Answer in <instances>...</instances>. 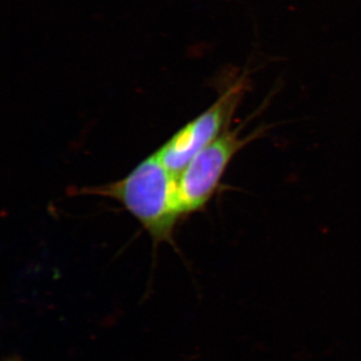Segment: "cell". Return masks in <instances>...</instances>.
I'll return each instance as SVG.
<instances>
[{"label": "cell", "instance_id": "277c9868", "mask_svg": "<svg viewBox=\"0 0 361 361\" xmlns=\"http://www.w3.org/2000/svg\"><path fill=\"white\" fill-rule=\"evenodd\" d=\"M4 361H23V360H21L20 357H18V356H13V357L8 358V360H6Z\"/></svg>", "mask_w": 361, "mask_h": 361}, {"label": "cell", "instance_id": "6da1fadb", "mask_svg": "<svg viewBox=\"0 0 361 361\" xmlns=\"http://www.w3.org/2000/svg\"><path fill=\"white\" fill-rule=\"evenodd\" d=\"M82 194L120 202L155 243L173 241L176 225L182 216L178 205L176 176L164 165L158 154L148 157L122 180L85 188Z\"/></svg>", "mask_w": 361, "mask_h": 361}, {"label": "cell", "instance_id": "7a4b0ae2", "mask_svg": "<svg viewBox=\"0 0 361 361\" xmlns=\"http://www.w3.org/2000/svg\"><path fill=\"white\" fill-rule=\"evenodd\" d=\"M249 73L237 68L223 73L218 80L219 97L215 103L178 130L156 152L176 177L197 154L229 129L233 116L250 89Z\"/></svg>", "mask_w": 361, "mask_h": 361}, {"label": "cell", "instance_id": "3957f363", "mask_svg": "<svg viewBox=\"0 0 361 361\" xmlns=\"http://www.w3.org/2000/svg\"><path fill=\"white\" fill-rule=\"evenodd\" d=\"M244 126L227 129L189 161L176 177L177 200L183 215L198 212L212 199L235 156L263 135L257 130L243 135Z\"/></svg>", "mask_w": 361, "mask_h": 361}]
</instances>
